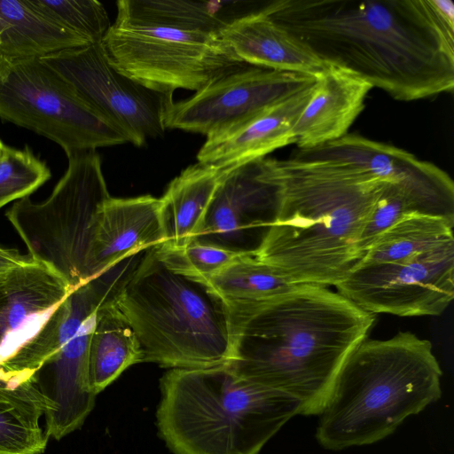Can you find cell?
<instances>
[{"mask_svg":"<svg viewBox=\"0 0 454 454\" xmlns=\"http://www.w3.org/2000/svg\"><path fill=\"white\" fill-rule=\"evenodd\" d=\"M116 303L137 336L143 362L171 369L229 363L227 304L208 284L169 270L153 248L143 254Z\"/></svg>","mask_w":454,"mask_h":454,"instance_id":"6","label":"cell"},{"mask_svg":"<svg viewBox=\"0 0 454 454\" xmlns=\"http://www.w3.org/2000/svg\"><path fill=\"white\" fill-rule=\"evenodd\" d=\"M316 79L241 63L188 98L173 101L165 112L164 126L208 137L260 114L313 84Z\"/></svg>","mask_w":454,"mask_h":454,"instance_id":"12","label":"cell"},{"mask_svg":"<svg viewBox=\"0 0 454 454\" xmlns=\"http://www.w3.org/2000/svg\"><path fill=\"white\" fill-rule=\"evenodd\" d=\"M262 160L278 206L255 256L295 285L335 286L361 259V236L389 183L318 146Z\"/></svg>","mask_w":454,"mask_h":454,"instance_id":"2","label":"cell"},{"mask_svg":"<svg viewBox=\"0 0 454 454\" xmlns=\"http://www.w3.org/2000/svg\"><path fill=\"white\" fill-rule=\"evenodd\" d=\"M158 432L175 454H260L301 403L227 365L171 369L160 379Z\"/></svg>","mask_w":454,"mask_h":454,"instance_id":"5","label":"cell"},{"mask_svg":"<svg viewBox=\"0 0 454 454\" xmlns=\"http://www.w3.org/2000/svg\"><path fill=\"white\" fill-rule=\"evenodd\" d=\"M32 259L29 254H21L17 249L0 247V278L11 269Z\"/></svg>","mask_w":454,"mask_h":454,"instance_id":"30","label":"cell"},{"mask_svg":"<svg viewBox=\"0 0 454 454\" xmlns=\"http://www.w3.org/2000/svg\"><path fill=\"white\" fill-rule=\"evenodd\" d=\"M372 89L357 75L327 66L317 77L311 96L294 125V144L307 149L348 134Z\"/></svg>","mask_w":454,"mask_h":454,"instance_id":"18","label":"cell"},{"mask_svg":"<svg viewBox=\"0 0 454 454\" xmlns=\"http://www.w3.org/2000/svg\"><path fill=\"white\" fill-rule=\"evenodd\" d=\"M0 118L51 139L67 157L129 143L40 59L0 57Z\"/></svg>","mask_w":454,"mask_h":454,"instance_id":"8","label":"cell"},{"mask_svg":"<svg viewBox=\"0 0 454 454\" xmlns=\"http://www.w3.org/2000/svg\"><path fill=\"white\" fill-rule=\"evenodd\" d=\"M453 227L454 221L444 217L418 214L407 215L381 232L356 263L408 261L444 244L454 242Z\"/></svg>","mask_w":454,"mask_h":454,"instance_id":"24","label":"cell"},{"mask_svg":"<svg viewBox=\"0 0 454 454\" xmlns=\"http://www.w3.org/2000/svg\"><path fill=\"white\" fill-rule=\"evenodd\" d=\"M314 83L251 118L207 137L197 154L198 162L230 171L294 144V125L311 96Z\"/></svg>","mask_w":454,"mask_h":454,"instance_id":"15","label":"cell"},{"mask_svg":"<svg viewBox=\"0 0 454 454\" xmlns=\"http://www.w3.org/2000/svg\"><path fill=\"white\" fill-rule=\"evenodd\" d=\"M227 172L198 162L187 167L168 184L160 198L164 245L179 247L192 241Z\"/></svg>","mask_w":454,"mask_h":454,"instance_id":"21","label":"cell"},{"mask_svg":"<svg viewBox=\"0 0 454 454\" xmlns=\"http://www.w3.org/2000/svg\"><path fill=\"white\" fill-rule=\"evenodd\" d=\"M94 321L95 314L35 375V380L50 379L47 395L54 402L55 410L45 417V432L56 440L81 427L95 404L97 395L90 388L88 374L89 345Z\"/></svg>","mask_w":454,"mask_h":454,"instance_id":"17","label":"cell"},{"mask_svg":"<svg viewBox=\"0 0 454 454\" xmlns=\"http://www.w3.org/2000/svg\"><path fill=\"white\" fill-rule=\"evenodd\" d=\"M319 59L399 101L454 88V24L434 0H279L261 9Z\"/></svg>","mask_w":454,"mask_h":454,"instance_id":"1","label":"cell"},{"mask_svg":"<svg viewBox=\"0 0 454 454\" xmlns=\"http://www.w3.org/2000/svg\"><path fill=\"white\" fill-rule=\"evenodd\" d=\"M51 176L46 163L28 147L20 150L5 146L0 156V208L29 196Z\"/></svg>","mask_w":454,"mask_h":454,"instance_id":"27","label":"cell"},{"mask_svg":"<svg viewBox=\"0 0 454 454\" xmlns=\"http://www.w3.org/2000/svg\"><path fill=\"white\" fill-rule=\"evenodd\" d=\"M5 145L2 143V141L0 140V156L2 155V153L4 149Z\"/></svg>","mask_w":454,"mask_h":454,"instance_id":"33","label":"cell"},{"mask_svg":"<svg viewBox=\"0 0 454 454\" xmlns=\"http://www.w3.org/2000/svg\"><path fill=\"white\" fill-rule=\"evenodd\" d=\"M335 287L373 315L438 316L454 297V242L402 262L356 263Z\"/></svg>","mask_w":454,"mask_h":454,"instance_id":"11","label":"cell"},{"mask_svg":"<svg viewBox=\"0 0 454 454\" xmlns=\"http://www.w3.org/2000/svg\"><path fill=\"white\" fill-rule=\"evenodd\" d=\"M72 291L57 270L35 259L0 278L1 372L2 367L40 332Z\"/></svg>","mask_w":454,"mask_h":454,"instance_id":"14","label":"cell"},{"mask_svg":"<svg viewBox=\"0 0 454 454\" xmlns=\"http://www.w3.org/2000/svg\"><path fill=\"white\" fill-rule=\"evenodd\" d=\"M161 200L110 197L99 211L90 251L92 278L125 258L164 243Z\"/></svg>","mask_w":454,"mask_h":454,"instance_id":"16","label":"cell"},{"mask_svg":"<svg viewBox=\"0 0 454 454\" xmlns=\"http://www.w3.org/2000/svg\"><path fill=\"white\" fill-rule=\"evenodd\" d=\"M8 27H9L8 22L4 20V18L0 13V40H1L2 36L4 35V34L5 33Z\"/></svg>","mask_w":454,"mask_h":454,"instance_id":"31","label":"cell"},{"mask_svg":"<svg viewBox=\"0 0 454 454\" xmlns=\"http://www.w3.org/2000/svg\"><path fill=\"white\" fill-rule=\"evenodd\" d=\"M0 385L9 386L8 381L4 375L0 372Z\"/></svg>","mask_w":454,"mask_h":454,"instance_id":"32","label":"cell"},{"mask_svg":"<svg viewBox=\"0 0 454 454\" xmlns=\"http://www.w3.org/2000/svg\"><path fill=\"white\" fill-rule=\"evenodd\" d=\"M102 44L121 74L154 91H197L241 64L219 33L184 30L115 19Z\"/></svg>","mask_w":454,"mask_h":454,"instance_id":"9","label":"cell"},{"mask_svg":"<svg viewBox=\"0 0 454 454\" xmlns=\"http://www.w3.org/2000/svg\"><path fill=\"white\" fill-rule=\"evenodd\" d=\"M74 93L116 126L129 143L143 146L165 132L164 114L173 95L150 90L118 72L101 43L40 59Z\"/></svg>","mask_w":454,"mask_h":454,"instance_id":"10","label":"cell"},{"mask_svg":"<svg viewBox=\"0 0 454 454\" xmlns=\"http://www.w3.org/2000/svg\"><path fill=\"white\" fill-rule=\"evenodd\" d=\"M227 2L121 0L116 19L184 30L219 33L231 20L223 17Z\"/></svg>","mask_w":454,"mask_h":454,"instance_id":"26","label":"cell"},{"mask_svg":"<svg viewBox=\"0 0 454 454\" xmlns=\"http://www.w3.org/2000/svg\"><path fill=\"white\" fill-rule=\"evenodd\" d=\"M229 311L232 348L226 365L296 398L306 416L321 412L341 366L375 321L342 294L316 285Z\"/></svg>","mask_w":454,"mask_h":454,"instance_id":"3","label":"cell"},{"mask_svg":"<svg viewBox=\"0 0 454 454\" xmlns=\"http://www.w3.org/2000/svg\"><path fill=\"white\" fill-rule=\"evenodd\" d=\"M442 376L429 340L411 332L366 338L344 362L317 415V441L341 450L385 439L441 398Z\"/></svg>","mask_w":454,"mask_h":454,"instance_id":"4","label":"cell"},{"mask_svg":"<svg viewBox=\"0 0 454 454\" xmlns=\"http://www.w3.org/2000/svg\"><path fill=\"white\" fill-rule=\"evenodd\" d=\"M153 248L159 259L172 271L207 284L214 275L239 255L196 242L179 247L161 244Z\"/></svg>","mask_w":454,"mask_h":454,"instance_id":"28","label":"cell"},{"mask_svg":"<svg viewBox=\"0 0 454 454\" xmlns=\"http://www.w3.org/2000/svg\"><path fill=\"white\" fill-rule=\"evenodd\" d=\"M219 35L243 63L317 77L327 65L261 9L237 16Z\"/></svg>","mask_w":454,"mask_h":454,"instance_id":"19","label":"cell"},{"mask_svg":"<svg viewBox=\"0 0 454 454\" xmlns=\"http://www.w3.org/2000/svg\"><path fill=\"white\" fill-rule=\"evenodd\" d=\"M67 159L65 174L45 200L20 199L6 217L28 254L52 267L74 290L92 278L90 258L97 220L111 196L95 150Z\"/></svg>","mask_w":454,"mask_h":454,"instance_id":"7","label":"cell"},{"mask_svg":"<svg viewBox=\"0 0 454 454\" xmlns=\"http://www.w3.org/2000/svg\"><path fill=\"white\" fill-rule=\"evenodd\" d=\"M61 26L90 43H101L111 26L107 12L97 0H34Z\"/></svg>","mask_w":454,"mask_h":454,"instance_id":"29","label":"cell"},{"mask_svg":"<svg viewBox=\"0 0 454 454\" xmlns=\"http://www.w3.org/2000/svg\"><path fill=\"white\" fill-rule=\"evenodd\" d=\"M207 284L228 308L262 303L298 286L274 267L249 254L238 255Z\"/></svg>","mask_w":454,"mask_h":454,"instance_id":"25","label":"cell"},{"mask_svg":"<svg viewBox=\"0 0 454 454\" xmlns=\"http://www.w3.org/2000/svg\"><path fill=\"white\" fill-rule=\"evenodd\" d=\"M143 362L137 336L116 303L101 305L95 313L88 355L91 390L98 395L127 368Z\"/></svg>","mask_w":454,"mask_h":454,"instance_id":"22","label":"cell"},{"mask_svg":"<svg viewBox=\"0 0 454 454\" xmlns=\"http://www.w3.org/2000/svg\"><path fill=\"white\" fill-rule=\"evenodd\" d=\"M9 27L0 40V55L42 59L90 43L43 12L34 0H0Z\"/></svg>","mask_w":454,"mask_h":454,"instance_id":"20","label":"cell"},{"mask_svg":"<svg viewBox=\"0 0 454 454\" xmlns=\"http://www.w3.org/2000/svg\"><path fill=\"white\" fill-rule=\"evenodd\" d=\"M54 410V402L35 380L0 385V454H42L49 436L40 419Z\"/></svg>","mask_w":454,"mask_h":454,"instance_id":"23","label":"cell"},{"mask_svg":"<svg viewBox=\"0 0 454 454\" xmlns=\"http://www.w3.org/2000/svg\"><path fill=\"white\" fill-rule=\"evenodd\" d=\"M262 159L224 175L191 242L237 254H257L278 206V187Z\"/></svg>","mask_w":454,"mask_h":454,"instance_id":"13","label":"cell"}]
</instances>
